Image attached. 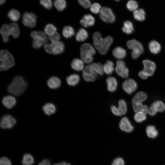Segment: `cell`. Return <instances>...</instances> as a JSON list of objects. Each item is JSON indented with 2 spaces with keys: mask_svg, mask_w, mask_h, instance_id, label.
Here are the masks:
<instances>
[{
  "mask_svg": "<svg viewBox=\"0 0 165 165\" xmlns=\"http://www.w3.org/2000/svg\"><path fill=\"white\" fill-rule=\"evenodd\" d=\"M127 45L128 48L132 50L131 56L134 59L138 58L143 52L144 48L142 44L135 39L128 41Z\"/></svg>",
  "mask_w": 165,
  "mask_h": 165,
  "instance_id": "30bf717a",
  "label": "cell"
},
{
  "mask_svg": "<svg viewBox=\"0 0 165 165\" xmlns=\"http://www.w3.org/2000/svg\"><path fill=\"white\" fill-rule=\"evenodd\" d=\"M48 38L51 42H58L61 38V36L59 33L57 32L53 35L49 36Z\"/></svg>",
  "mask_w": 165,
  "mask_h": 165,
  "instance_id": "f6af8a7d",
  "label": "cell"
},
{
  "mask_svg": "<svg viewBox=\"0 0 165 165\" xmlns=\"http://www.w3.org/2000/svg\"><path fill=\"white\" fill-rule=\"evenodd\" d=\"M28 83L23 77L20 75L15 76L7 88L8 91L15 96L22 94L28 86Z\"/></svg>",
  "mask_w": 165,
  "mask_h": 165,
  "instance_id": "7a4b0ae2",
  "label": "cell"
},
{
  "mask_svg": "<svg viewBox=\"0 0 165 165\" xmlns=\"http://www.w3.org/2000/svg\"><path fill=\"white\" fill-rule=\"evenodd\" d=\"M61 84V82L60 79L56 76L51 77L47 81L48 86L52 89L59 88Z\"/></svg>",
  "mask_w": 165,
  "mask_h": 165,
  "instance_id": "cb8c5ba5",
  "label": "cell"
},
{
  "mask_svg": "<svg viewBox=\"0 0 165 165\" xmlns=\"http://www.w3.org/2000/svg\"><path fill=\"white\" fill-rule=\"evenodd\" d=\"M134 120L138 123H141L146 119V114L142 112H137L134 116Z\"/></svg>",
  "mask_w": 165,
  "mask_h": 165,
  "instance_id": "ab89813d",
  "label": "cell"
},
{
  "mask_svg": "<svg viewBox=\"0 0 165 165\" xmlns=\"http://www.w3.org/2000/svg\"><path fill=\"white\" fill-rule=\"evenodd\" d=\"M88 37V33L87 31L83 28H81L76 34L75 39L78 42H83L86 40Z\"/></svg>",
  "mask_w": 165,
  "mask_h": 165,
  "instance_id": "83f0119b",
  "label": "cell"
},
{
  "mask_svg": "<svg viewBox=\"0 0 165 165\" xmlns=\"http://www.w3.org/2000/svg\"><path fill=\"white\" fill-rule=\"evenodd\" d=\"M57 28L51 24H47L44 28V32L49 36L52 35L57 32Z\"/></svg>",
  "mask_w": 165,
  "mask_h": 165,
  "instance_id": "74e56055",
  "label": "cell"
},
{
  "mask_svg": "<svg viewBox=\"0 0 165 165\" xmlns=\"http://www.w3.org/2000/svg\"><path fill=\"white\" fill-rule=\"evenodd\" d=\"M112 53L113 56L119 60L124 58L126 55L125 50L120 47L115 48L113 50Z\"/></svg>",
  "mask_w": 165,
  "mask_h": 165,
  "instance_id": "d4e9b609",
  "label": "cell"
},
{
  "mask_svg": "<svg viewBox=\"0 0 165 165\" xmlns=\"http://www.w3.org/2000/svg\"><path fill=\"white\" fill-rule=\"evenodd\" d=\"M22 22L26 27L33 28L36 24L37 17L32 13L26 12L23 15Z\"/></svg>",
  "mask_w": 165,
  "mask_h": 165,
  "instance_id": "7c38bea8",
  "label": "cell"
},
{
  "mask_svg": "<svg viewBox=\"0 0 165 165\" xmlns=\"http://www.w3.org/2000/svg\"><path fill=\"white\" fill-rule=\"evenodd\" d=\"M148 46L150 51L153 54H157L160 51L161 47L160 44L155 40L151 41Z\"/></svg>",
  "mask_w": 165,
  "mask_h": 165,
  "instance_id": "f546056e",
  "label": "cell"
},
{
  "mask_svg": "<svg viewBox=\"0 0 165 165\" xmlns=\"http://www.w3.org/2000/svg\"><path fill=\"white\" fill-rule=\"evenodd\" d=\"M0 32L4 42H7L9 36L11 35L14 38H17L20 35V31L19 25L15 23L9 24H4L1 28Z\"/></svg>",
  "mask_w": 165,
  "mask_h": 165,
  "instance_id": "3957f363",
  "label": "cell"
},
{
  "mask_svg": "<svg viewBox=\"0 0 165 165\" xmlns=\"http://www.w3.org/2000/svg\"><path fill=\"white\" fill-rule=\"evenodd\" d=\"M42 109L45 114L48 116L54 114L56 111V107L54 105L50 103L44 105Z\"/></svg>",
  "mask_w": 165,
  "mask_h": 165,
  "instance_id": "4dcf8cb0",
  "label": "cell"
},
{
  "mask_svg": "<svg viewBox=\"0 0 165 165\" xmlns=\"http://www.w3.org/2000/svg\"><path fill=\"white\" fill-rule=\"evenodd\" d=\"M34 163V159L32 155L26 153L24 155L22 160L23 165H32Z\"/></svg>",
  "mask_w": 165,
  "mask_h": 165,
  "instance_id": "d590c367",
  "label": "cell"
},
{
  "mask_svg": "<svg viewBox=\"0 0 165 165\" xmlns=\"http://www.w3.org/2000/svg\"><path fill=\"white\" fill-rule=\"evenodd\" d=\"M115 71L117 74L122 78H126L129 76V69L126 67L125 62L122 60L117 61Z\"/></svg>",
  "mask_w": 165,
  "mask_h": 165,
  "instance_id": "9a60e30c",
  "label": "cell"
},
{
  "mask_svg": "<svg viewBox=\"0 0 165 165\" xmlns=\"http://www.w3.org/2000/svg\"><path fill=\"white\" fill-rule=\"evenodd\" d=\"M40 3L41 5L48 9H50L52 6L51 0H40Z\"/></svg>",
  "mask_w": 165,
  "mask_h": 165,
  "instance_id": "ee69618b",
  "label": "cell"
},
{
  "mask_svg": "<svg viewBox=\"0 0 165 165\" xmlns=\"http://www.w3.org/2000/svg\"><path fill=\"white\" fill-rule=\"evenodd\" d=\"M80 81V77L77 74H73L68 76L66 81L68 84L71 86H75L77 85Z\"/></svg>",
  "mask_w": 165,
  "mask_h": 165,
  "instance_id": "7402d4cb",
  "label": "cell"
},
{
  "mask_svg": "<svg viewBox=\"0 0 165 165\" xmlns=\"http://www.w3.org/2000/svg\"><path fill=\"white\" fill-rule=\"evenodd\" d=\"M82 75L84 80L87 82H94L97 78L90 73L86 67L82 71Z\"/></svg>",
  "mask_w": 165,
  "mask_h": 165,
  "instance_id": "4316f807",
  "label": "cell"
},
{
  "mask_svg": "<svg viewBox=\"0 0 165 165\" xmlns=\"http://www.w3.org/2000/svg\"><path fill=\"white\" fill-rule=\"evenodd\" d=\"M147 97L146 94L142 91L138 92L134 96L132 103L133 109L135 112H142L146 114L148 112V106L142 104V102L145 101Z\"/></svg>",
  "mask_w": 165,
  "mask_h": 165,
  "instance_id": "277c9868",
  "label": "cell"
},
{
  "mask_svg": "<svg viewBox=\"0 0 165 165\" xmlns=\"http://www.w3.org/2000/svg\"><path fill=\"white\" fill-rule=\"evenodd\" d=\"M96 50L89 43L83 44L80 48V57L81 59L86 63H91L93 60V56Z\"/></svg>",
  "mask_w": 165,
  "mask_h": 165,
  "instance_id": "52a82bcc",
  "label": "cell"
},
{
  "mask_svg": "<svg viewBox=\"0 0 165 165\" xmlns=\"http://www.w3.org/2000/svg\"><path fill=\"white\" fill-rule=\"evenodd\" d=\"M127 7L129 10L134 11L138 7V4L135 1L130 0L127 3Z\"/></svg>",
  "mask_w": 165,
  "mask_h": 165,
  "instance_id": "60d3db41",
  "label": "cell"
},
{
  "mask_svg": "<svg viewBox=\"0 0 165 165\" xmlns=\"http://www.w3.org/2000/svg\"><path fill=\"white\" fill-rule=\"evenodd\" d=\"M3 105L9 109L12 108L16 105V101L14 97L8 95L4 97L2 100Z\"/></svg>",
  "mask_w": 165,
  "mask_h": 165,
  "instance_id": "603a6c76",
  "label": "cell"
},
{
  "mask_svg": "<svg viewBox=\"0 0 165 165\" xmlns=\"http://www.w3.org/2000/svg\"><path fill=\"white\" fill-rule=\"evenodd\" d=\"M106 87L107 91L111 93H115L118 87V83L114 77L110 76L106 79Z\"/></svg>",
  "mask_w": 165,
  "mask_h": 165,
  "instance_id": "ffe728a7",
  "label": "cell"
},
{
  "mask_svg": "<svg viewBox=\"0 0 165 165\" xmlns=\"http://www.w3.org/2000/svg\"><path fill=\"white\" fill-rule=\"evenodd\" d=\"M45 51L49 54L57 55L62 53L64 49V45L61 41L51 42L44 46Z\"/></svg>",
  "mask_w": 165,
  "mask_h": 165,
  "instance_id": "9c48e42d",
  "label": "cell"
},
{
  "mask_svg": "<svg viewBox=\"0 0 165 165\" xmlns=\"http://www.w3.org/2000/svg\"><path fill=\"white\" fill-rule=\"evenodd\" d=\"M122 30L124 33L128 34L132 33L134 31L132 23L129 20L125 21L123 23Z\"/></svg>",
  "mask_w": 165,
  "mask_h": 165,
  "instance_id": "8d00e7d4",
  "label": "cell"
},
{
  "mask_svg": "<svg viewBox=\"0 0 165 165\" xmlns=\"http://www.w3.org/2000/svg\"><path fill=\"white\" fill-rule=\"evenodd\" d=\"M79 4L83 7L87 9L91 6V2L89 0H78Z\"/></svg>",
  "mask_w": 165,
  "mask_h": 165,
  "instance_id": "7dc6e473",
  "label": "cell"
},
{
  "mask_svg": "<svg viewBox=\"0 0 165 165\" xmlns=\"http://www.w3.org/2000/svg\"><path fill=\"white\" fill-rule=\"evenodd\" d=\"M38 165H52L49 159H45L40 162Z\"/></svg>",
  "mask_w": 165,
  "mask_h": 165,
  "instance_id": "c3c4849f",
  "label": "cell"
},
{
  "mask_svg": "<svg viewBox=\"0 0 165 165\" xmlns=\"http://www.w3.org/2000/svg\"><path fill=\"white\" fill-rule=\"evenodd\" d=\"M111 165H125V162L122 157L119 156L113 160Z\"/></svg>",
  "mask_w": 165,
  "mask_h": 165,
  "instance_id": "b9f144b4",
  "label": "cell"
},
{
  "mask_svg": "<svg viewBox=\"0 0 165 165\" xmlns=\"http://www.w3.org/2000/svg\"><path fill=\"white\" fill-rule=\"evenodd\" d=\"M84 63L82 59L75 58L72 60L71 66L73 69L77 71H82L84 68Z\"/></svg>",
  "mask_w": 165,
  "mask_h": 165,
  "instance_id": "484cf974",
  "label": "cell"
},
{
  "mask_svg": "<svg viewBox=\"0 0 165 165\" xmlns=\"http://www.w3.org/2000/svg\"><path fill=\"white\" fill-rule=\"evenodd\" d=\"M165 111V104L162 101H157L154 102L148 110V114L151 116H155L157 112H163Z\"/></svg>",
  "mask_w": 165,
  "mask_h": 165,
  "instance_id": "4fadbf2b",
  "label": "cell"
},
{
  "mask_svg": "<svg viewBox=\"0 0 165 165\" xmlns=\"http://www.w3.org/2000/svg\"><path fill=\"white\" fill-rule=\"evenodd\" d=\"M0 165H12L10 160L5 156L1 157L0 159Z\"/></svg>",
  "mask_w": 165,
  "mask_h": 165,
  "instance_id": "bcb514c9",
  "label": "cell"
},
{
  "mask_svg": "<svg viewBox=\"0 0 165 165\" xmlns=\"http://www.w3.org/2000/svg\"><path fill=\"white\" fill-rule=\"evenodd\" d=\"M62 33L64 37L66 38L72 37L75 34L74 29L70 26H65L63 29Z\"/></svg>",
  "mask_w": 165,
  "mask_h": 165,
  "instance_id": "836d02e7",
  "label": "cell"
},
{
  "mask_svg": "<svg viewBox=\"0 0 165 165\" xmlns=\"http://www.w3.org/2000/svg\"><path fill=\"white\" fill-rule=\"evenodd\" d=\"M46 35L45 32L42 31H34L31 32L30 36L33 39V47L37 49L47 44L48 38Z\"/></svg>",
  "mask_w": 165,
  "mask_h": 165,
  "instance_id": "8992f818",
  "label": "cell"
},
{
  "mask_svg": "<svg viewBox=\"0 0 165 165\" xmlns=\"http://www.w3.org/2000/svg\"><path fill=\"white\" fill-rule=\"evenodd\" d=\"M95 22V20L94 17L90 14L84 15L80 20V24L85 28L93 26Z\"/></svg>",
  "mask_w": 165,
  "mask_h": 165,
  "instance_id": "44dd1931",
  "label": "cell"
},
{
  "mask_svg": "<svg viewBox=\"0 0 165 165\" xmlns=\"http://www.w3.org/2000/svg\"><path fill=\"white\" fill-rule=\"evenodd\" d=\"M0 70L5 71L13 67L15 64L14 58L8 50H2L0 52Z\"/></svg>",
  "mask_w": 165,
  "mask_h": 165,
  "instance_id": "5b68a950",
  "label": "cell"
},
{
  "mask_svg": "<svg viewBox=\"0 0 165 165\" xmlns=\"http://www.w3.org/2000/svg\"><path fill=\"white\" fill-rule=\"evenodd\" d=\"M115 0L117 1H119V0Z\"/></svg>",
  "mask_w": 165,
  "mask_h": 165,
  "instance_id": "f5cc1de1",
  "label": "cell"
},
{
  "mask_svg": "<svg viewBox=\"0 0 165 165\" xmlns=\"http://www.w3.org/2000/svg\"><path fill=\"white\" fill-rule=\"evenodd\" d=\"M122 88L125 92L129 94H131L136 90L137 84L134 79H128L123 82Z\"/></svg>",
  "mask_w": 165,
  "mask_h": 165,
  "instance_id": "5bb4252c",
  "label": "cell"
},
{
  "mask_svg": "<svg viewBox=\"0 0 165 165\" xmlns=\"http://www.w3.org/2000/svg\"><path fill=\"white\" fill-rule=\"evenodd\" d=\"M54 5L58 11H62L66 6V2L65 0H55Z\"/></svg>",
  "mask_w": 165,
  "mask_h": 165,
  "instance_id": "f35d334b",
  "label": "cell"
},
{
  "mask_svg": "<svg viewBox=\"0 0 165 165\" xmlns=\"http://www.w3.org/2000/svg\"><path fill=\"white\" fill-rule=\"evenodd\" d=\"M114 64L111 61H108L103 66L104 73L107 75H111L113 72L114 70Z\"/></svg>",
  "mask_w": 165,
  "mask_h": 165,
  "instance_id": "f1b7e54d",
  "label": "cell"
},
{
  "mask_svg": "<svg viewBox=\"0 0 165 165\" xmlns=\"http://www.w3.org/2000/svg\"><path fill=\"white\" fill-rule=\"evenodd\" d=\"M86 66L90 72L96 77L98 75H102L104 74L103 66L100 63H93Z\"/></svg>",
  "mask_w": 165,
  "mask_h": 165,
  "instance_id": "ac0fdd59",
  "label": "cell"
},
{
  "mask_svg": "<svg viewBox=\"0 0 165 165\" xmlns=\"http://www.w3.org/2000/svg\"><path fill=\"white\" fill-rule=\"evenodd\" d=\"M138 75L142 79H145L148 78V76L143 70H141L138 73Z\"/></svg>",
  "mask_w": 165,
  "mask_h": 165,
  "instance_id": "681fc988",
  "label": "cell"
},
{
  "mask_svg": "<svg viewBox=\"0 0 165 165\" xmlns=\"http://www.w3.org/2000/svg\"><path fill=\"white\" fill-rule=\"evenodd\" d=\"M134 17L135 19L139 21H143L145 19V13L142 9H137L134 11Z\"/></svg>",
  "mask_w": 165,
  "mask_h": 165,
  "instance_id": "e575fe53",
  "label": "cell"
},
{
  "mask_svg": "<svg viewBox=\"0 0 165 165\" xmlns=\"http://www.w3.org/2000/svg\"><path fill=\"white\" fill-rule=\"evenodd\" d=\"M16 120L12 116L6 115L3 116L0 121V127L2 129H10L15 124Z\"/></svg>",
  "mask_w": 165,
  "mask_h": 165,
  "instance_id": "e0dca14e",
  "label": "cell"
},
{
  "mask_svg": "<svg viewBox=\"0 0 165 165\" xmlns=\"http://www.w3.org/2000/svg\"><path fill=\"white\" fill-rule=\"evenodd\" d=\"M101 9V6L97 3H94L90 6V10L94 14H97L100 12Z\"/></svg>",
  "mask_w": 165,
  "mask_h": 165,
  "instance_id": "7bdbcfd3",
  "label": "cell"
},
{
  "mask_svg": "<svg viewBox=\"0 0 165 165\" xmlns=\"http://www.w3.org/2000/svg\"><path fill=\"white\" fill-rule=\"evenodd\" d=\"M144 69L142 70L148 76L152 75L155 72L156 65L153 62L148 60H145L143 61Z\"/></svg>",
  "mask_w": 165,
  "mask_h": 165,
  "instance_id": "d6986e66",
  "label": "cell"
},
{
  "mask_svg": "<svg viewBox=\"0 0 165 165\" xmlns=\"http://www.w3.org/2000/svg\"><path fill=\"white\" fill-rule=\"evenodd\" d=\"M6 0H0V4L1 5L3 4L5 2Z\"/></svg>",
  "mask_w": 165,
  "mask_h": 165,
  "instance_id": "816d5d0a",
  "label": "cell"
},
{
  "mask_svg": "<svg viewBox=\"0 0 165 165\" xmlns=\"http://www.w3.org/2000/svg\"><path fill=\"white\" fill-rule=\"evenodd\" d=\"M118 127L121 131L127 133L132 132L134 129L133 126L128 118L126 117H123L120 119Z\"/></svg>",
  "mask_w": 165,
  "mask_h": 165,
  "instance_id": "2e32d148",
  "label": "cell"
},
{
  "mask_svg": "<svg viewBox=\"0 0 165 165\" xmlns=\"http://www.w3.org/2000/svg\"><path fill=\"white\" fill-rule=\"evenodd\" d=\"M93 44L94 47L101 55L105 54L113 42V39L110 36L102 38L99 32H94L93 35Z\"/></svg>",
  "mask_w": 165,
  "mask_h": 165,
  "instance_id": "6da1fadb",
  "label": "cell"
},
{
  "mask_svg": "<svg viewBox=\"0 0 165 165\" xmlns=\"http://www.w3.org/2000/svg\"><path fill=\"white\" fill-rule=\"evenodd\" d=\"M146 133L147 136L151 138H154L157 137L158 133L154 126L149 125L146 128Z\"/></svg>",
  "mask_w": 165,
  "mask_h": 165,
  "instance_id": "1f68e13d",
  "label": "cell"
},
{
  "mask_svg": "<svg viewBox=\"0 0 165 165\" xmlns=\"http://www.w3.org/2000/svg\"><path fill=\"white\" fill-rule=\"evenodd\" d=\"M7 16L8 18L14 22L18 21L20 17L19 12L15 9H11L8 12Z\"/></svg>",
  "mask_w": 165,
  "mask_h": 165,
  "instance_id": "d6a6232c",
  "label": "cell"
},
{
  "mask_svg": "<svg viewBox=\"0 0 165 165\" xmlns=\"http://www.w3.org/2000/svg\"><path fill=\"white\" fill-rule=\"evenodd\" d=\"M118 105H111L110 110L114 116H121L125 115L127 111V106L126 101L123 99H120L118 101Z\"/></svg>",
  "mask_w": 165,
  "mask_h": 165,
  "instance_id": "ba28073f",
  "label": "cell"
},
{
  "mask_svg": "<svg viewBox=\"0 0 165 165\" xmlns=\"http://www.w3.org/2000/svg\"><path fill=\"white\" fill-rule=\"evenodd\" d=\"M99 15L101 19L106 23H112L115 20V16L110 8H102L100 12Z\"/></svg>",
  "mask_w": 165,
  "mask_h": 165,
  "instance_id": "8fae6325",
  "label": "cell"
},
{
  "mask_svg": "<svg viewBox=\"0 0 165 165\" xmlns=\"http://www.w3.org/2000/svg\"><path fill=\"white\" fill-rule=\"evenodd\" d=\"M53 165H72L71 163L65 161H62L58 163H56Z\"/></svg>",
  "mask_w": 165,
  "mask_h": 165,
  "instance_id": "f907efd6",
  "label": "cell"
}]
</instances>
